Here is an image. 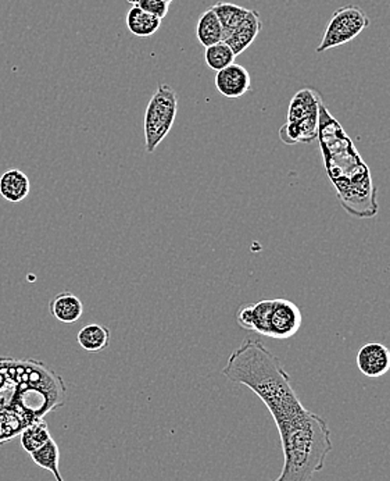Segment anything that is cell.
Returning <instances> with one entry per match:
<instances>
[{
  "instance_id": "6da1fadb",
  "label": "cell",
  "mask_w": 390,
  "mask_h": 481,
  "mask_svg": "<svg viewBox=\"0 0 390 481\" xmlns=\"http://www.w3.org/2000/svg\"><path fill=\"white\" fill-rule=\"evenodd\" d=\"M317 140L328 179L332 182L340 206L355 219L377 216L379 204L371 170L324 102L320 106Z\"/></svg>"
},
{
  "instance_id": "7a4b0ae2",
  "label": "cell",
  "mask_w": 390,
  "mask_h": 481,
  "mask_svg": "<svg viewBox=\"0 0 390 481\" xmlns=\"http://www.w3.org/2000/svg\"><path fill=\"white\" fill-rule=\"evenodd\" d=\"M229 381L251 389L263 401L275 424L307 411L292 387V380L280 359L259 340L246 337L232 352L222 369Z\"/></svg>"
},
{
  "instance_id": "3957f363",
  "label": "cell",
  "mask_w": 390,
  "mask_h": 481,
  "mask_svg": "<svg viewBox=\"0 0 390 481\" xmlns=\"http://www.w3.org/2000/svg\"><path fill=\"white\" fill-rule=\"evenodd\" d=\"M283 445V466L275 481H310L325 466L332 451V431L324 419L306 411L276 424Z\"/></svg>"
},
{
  "instance_id": "277c9868",
  "label": "cell",
  "mask_w": 390,
  "mask_h": 481,
  "mask_svg": "<svg viewBox=\"0 0 390 481\" xmlns=\"http://www.w3.org/2000/svg\"><path fill=\"white\" fill-rule=\"evenodd\" d=\"M321 102V96L310 88L295 93L289 103L288 120L280 130L283 144H311L317 140Z\"/></svg>"
},
{
  "instance_id": "5b68a950",
  "label": "cell",
  "mask_w": 390,
  "mask_h": 481,
  "mask_svg": "<svg viewBox=\"0 0 390 481\" xmlns=\"http://www.w3.org/2000/svg\"><path fill=\"white\" fill-rule=\"evenodd\" d=\"M178 112V96L171 86L160 84L145 113V145L147 153H155L170 134Z\"/></svg>"
},
{
  "instance_id": "8992f818",
  "label": "cell",
  "mask_w": 390,
  "mask_h": 481,
  "mask_svg": "<svg viewBox=\"0 0 390 481\" xmlns=\"http://www.w3.org/2000/svg\"><path fill=\"white\" fill-rule=\"evenodd\" d=\"M369 27V16L360 7H340L330 17L322 41L317 48L318 53L349 44Z\"/></svg>"
},
{
  "instance_id": "52a82bcc",
  "label": "cell",
  "mask_w": 390,
  "mask_h": 481,
  "mask_svg": "<svg viewBox=\"0 0 390 481\" xmlns=\"http://www.w3.org/2000/svg\"><path fill=\"white\" fill-rule=\"evenodd\" d=\"M302 312L292 301L276 298L271 306L268 335L273 340H288L300 330Z\"/></svg>"
},
{
  "instance_id": "ba28073f",
  "label": "cell",
  "mask_w": 390,
  "mask_h": 481,
  "mask_svg": "<svg viewBox=\"0 0 390 481\" xmlns=\"http://www.w3.org/2000/svg\"><path fill=\"white\" fill-rule=\"evenodd\" d=\"M216 88L222 96L238 100L251 91V74L241 64L232 63L228 68L217 71Z\"/></svg>"
},
{
  "instance_id": "9c48e42d",
  "label": "cell",
  "mask_w": 390,
  "mask_h": 481,
  "mask_svg": "<svg viewBox=\"0 0 390 481\" xmlns=\"http://www.w3.org/2000/svg\"><path fill=\"white\" fill-rule=\"evenodd\" d=\"M355 364L364 376L370 379H378L385 376L390 370V351L379 342H370L362 347Z\"/></svg>"
},
{
  "instance_id": "30bf717a",
  "label": "cell",
  "mask_w": 390,
  "mask_h": 481,
  "mask_svg": "<svg viewBox=\"0 0 390 481\" xmlns=\"http://www.w3.org/2000/svg\"><path fill=\"white\" fill-rule=\"evenodd\" d=\"M261 28H263V21H261L260 14L256 10H251L246 19L224 38V42L232 49L235 56H239L253 44L254 39L258 38Z\"/></svg>"
},
{
  "instance_id": "8fae6325",
  "label": "cell",
  "mask_w": 390,
  "mask_h": 481,
  "mask_svg": "<svg viewBox=\"0 0 390 481\" xmlns=\"http://www.w3.org/2000/svg\"><path fill=\"white\" fill-rule=\"evenodd\" d=\"M49 312L59 322L71 325L83 317L84 303L74 293L64 291L49 302Z\"/></svg>"
},
{
  "instance_id": "7c38bea8",
  "label": "cell",
  "mask_w": 390,
  "mask_h": 481,
  "mask_svg": "<svg viewBox=\"0 0 390 481\" xmlns=\"http://www.w3.org/2000/svg\"><path fill=\"white\" fill-rule=\"evenodd\" d=\"M31 191V184L26 172L21 170H9L0 177V195L7 202L17 204L24 201Z\"/></svg>"
},
{
  "instance_id": "4fadbf2b",
  "label": "cell",
  "mask_w": 390,
  "mask_h": 481,
  "mask_svg": "<svg viewBox=\"0 0 390 481\" xmlns=\"http://www.w3.org/2000/svg\"><path fill=\"white\" fill-rule=\"evenodd\" d=\"M78 344L89 354H98L110 347V330L106 325L92 323L85 325L76 335Z\"/></svg>"
},
{
  "instance_id": "5bb4252c",
  "label": "cell",
  "mask_w": 390,
  "mask_h": 481,
  "mask_svg": "<svg viewBox=\"0 0 390 481\" xmlns=\"http://www.w3.org/2000/svg\"><path fill=\"white\" fill-rule=\"evenodd\" d=\"M127 28L133 36H140V38H147L153 34L159 31L162 26V20L152 14L143 12L140 7L132 6L127 13Z\"/></svg>"
},
{
  "instance_id": "9a60e30c",
  "label": "cell",
  "mask_w": 390,
  "mask_h": 481,
  "mask_svg": "<svg viewBox=\"0 0 390 481\" xmlns=\"http://www.w3.org/2000/svg\"><path fill=\"white\" fill-rule=\"evenodd\" d=\"M196 36L204 48L224 42V29L211 7L200 16L196 26Z\"/></svg>"
},
{
  "instance_id": "2e32d148",
  "label": "cell",
  "mask_w": 390,
  "mask_h": 481,
  "mask_svg": "<svg viewBox=\"0 0 390 481\" xmlns=\"http://www.w3.org/2000/svg\"><path fill=\"white\" fill-rule=\"evenodd\" d=\"M28 455L31 456L36 466L51 472L56 481H64L60 473V448L53 438H51L39 450L34 451Z\"/></svg>"
},
{
  "instance_id": "e0dca14e",
  "label": "cell",
  "mask_w": 390,
  "mask_h": 481,
  "mask_svg": "<svg viewBox=\"0 0 390 481\" xmlns=\"http://www.w3.org/2000/svg\"><path fill=\"white\" fill-rule=\"evenodd\" d=\"M216 16L219 17L222 29H224V38L231 34L239 24L246 19L251 10L238 6V4H228V2H219L211 6Z\"/></svg>"
},
{
  "instance_id": "ac0fdd59",
  "label": "cell",
  "mask_w": 390,
  "mask_h": 481,
  "mask_svg": "<svg viewBox=\"0 0 390 481\" xmlns=\"http://www.w3.org/2000/svg\"><path fill=\"white\" fill-rule=\"evenodd\" d=\"M52 437L51 431H49L48 424L46 421L38 419V421H32L29 426H27L21 433V445L27 453H31L34 451L39 450L41 446L48 443Z\"/></svg>"
},
{
  "instance_id": "d6986e66",
  "label": "cell",
  "mask_w": 390,
  "mask_h": 481,
  "mask_svg": "<svg viewBox=\"0 0 390 481\" xmlns=\"http://www.w3.org/2000/svg\"><path fill=\"white\" fill-rule=\"evenodd\" d=\"M236 56L226 42H219L216 45L209 46L204 52V60L211 70L221 71L235 63Z\"/></svg>"
},
{
  "instance_id": "ffe728a7",
  "label": "cell",
  "mask_w": 390,
  "mask_h": 481,
  "mask_svg": "<svg viewBox=\"0 0 390 481\" xmlns=\"http://www.w3.org/2000/svg\"><path fill=\"white\" fill-rule=\"evenodd\" d=\"M271 306H273V300H264L253 303V332L264 335V337L268 335Z\"/></svg>"
},
{
  "instance_id": "44dd1931",
  "label": "cell",
  "mask_w": 390,
  "mask_h": 481,
  "mask_svg": "<svg viewBox=\"0 0 390 481\" xmlns=\"http://www.w3.org/2000/svg\"><path fill=\"white\" fill-rule=\"evenodd\" d=\"M138 7L147 12V13L152 14V16L157 17V19H164L169 14L170 4H165L164 0H139Z\"/></svg>"
},
{
  "instance_id": "7402d4cb",
  "label": "cell",
  "mask_w": 390,
  "mask_h": 481,
  "mask_svg": "<svg viewBox=\"0 0 390 481\" xmlns=\"http://www.w3.org/2000/svg\"><path fill=\"white\" fill-rule=\"evenodd\" d=\"M236 322L242 329L253 332V303H246L239 308L236 312Z\"/></svg>"
},
{
  "instance_id": "603a6c76",
  "label": "cell",
  "mask_w": 390,
  "mask_h": 481,
  "mask_svg": "<svg viewBox=\"0 0 390 481\" xmlns=\"http://www.w3.org/2000/svg\"><path fill=\"white\" fill-rule=\"evenodd\" d=\"M128 4H132V6H137L139 4V0H127Z\"/></svg>"
},
{
  "instance_id": "cb8c5ba5",
  "label": "cell",
  "mask_w": 390,
  "mask_h": 481,
  "mask_svg": "<svg viewBox=\"0 0 390 481\" xmlns=\"http://www.w3.org/2000/svg\"><path fill=\"white\" fill-rule=\"evenodd\" d=\"M165 4H171L172 0H164Z\"/></svg>"
}]
</instances>
